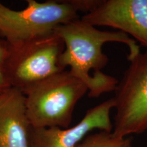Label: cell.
Wrapping results in <instances>:
<instances>
[{
  "mask_svg": "<svg viewBox=\"0 0 147 147\" xmlns=\"http://www.w3.org/2000/svg\"><path fill=\"white\" fill-rule=\"evenodd\" d=\"M76 147H133V140L117 136L113 131H98L89 134Z\"/></svg>",
  "mask_w": 147,
  "mask_h": 147,
  "instance_id": "9c48e42d",
  "label": "cell"
},
{
  "mask_svg": "<svg viewBox=\"0 0 147 147\" xmlns=\"http://www.w3.org/2000/svg\"><path fill=\"white\" fill-rule=\"evenodd\" d=\"M89 89L69 70H63L24 91L27 118L34 128L70 127L76 104Z\"/></svg>",
  "mask_w": 147,
  "mask_h": 147,
  "instance_id": "7a4b0ae2",
  "label": "cell"
},
{
  "mask_svg": "<svg viewBox=\"0 0 147 147\" xmlns=\"http://www.w3.org/2000/svg\"><path fill=\"white\" fill-rule=\"evenodd\" d=\"M64 48L63 40L55 32L21 45L9 46L4 64L9 86L23 92L63 71L59 60Z\"/></svg>",
  "mask_w": 147,
  "mask_h": 147,
  "instance_id": "277c9868",
  "label": "cell"
},
{
  "mask_svg": "<svg viewBox=\"0 0 147 147\" xmlns=\"http://www.w3.org/2000/svg\"><path fill=\"white\" fill-rule=\"evenodd\" d=\"M27 2V6L21 10H12L0 2V38L9 46L49 36L59 25L80 18L74 0Z\"/></svg>",
  "mask_w": 147,
  "mask_h": 147,
  "instance_id": "3957f363",
  "label": "cell"
},
{
  "mask_svg": "<svg viewBox=\"0 0 147 147\" xmlns=\"http://www.w3.org/2000/svg\"><path fill=\"white\" fill-rule=\"evenodd\" d=\"M31 126L24 93L16 88L0 91V147H29Z\"/></svg>",
  "mask_w": 147,
  "mask_h": 147,
  "instance_id": "ba28073f",
  "label": "cell"
},
{
  "mask_svg": "<svg viewBox=\"0 0 147 147\" xmlns=\"http://www.w3.org/2000/svg\"><path fill=\"white\" fill-rule=\"evenodd\" d=\"M55 33L65 46L59 65L63 70L69 67L74 76L87 84L89 97H98L115 91L119 82L117 78L101 71L108 62V57L102 51L104 44L126 45L129 51L128 61L141 52L140 46L127 34L117 30H100L81 18L59 25Z\"/></svg>",
  "mask_w": 147,
  "mask_h": 147,
  "instance_id": "6da1fadb",
  "label": "cell"
},
{
  "mask_svg": "<svg viewBox=\"0 0 147 147\" xmlns=\"http://www.w3.org/2000/svg\"><path fill=\"white\" fill-rule=\"evenodd\" d=\"M115 90L113 134L126 138L147 131V50L131 59Z\"/></svg>",
  "mask_w": 147,
  "mask_h": 147,
  "instance_id": "5b68a950",
  "label": "cell"
},
{
  "mask_svg": "<svg viewBox=\"0 0 147 147\" xmlns=\"http://www.w3.org/2000/svg\"><path fill=\"white\" fill-rule=\"evenodd\" d=\"M9 46L5 40L0 38V91L10 87L4 74V64L8 53Z\"/></svg>",
  "mask_w": 147,
  "mask_h": 147,
  "instance_id": "30bf717a",
  "label": "cell"
},
{
  "mask_svg": "<svg viewBox=\"0 0 147 147\" xmlns=\"http://www.w3.org/2000/svg\"><path fill=\"white\" fill-rule=\"evenodd\" d=\"M115 108L113 98L101 103L86 112L80 122L73 127H31L29 147H76L93 130L112 131L110 112Z\"/></svg>",
  "mask_w": 147,
  "mask_h": 147,
  "instance_id": "52a82bcc",
  "label": "cell"
},
{
  "mask_svg": "<svg viewBox=\"0 0 147 147\" xmlns=\"http://www.w3.org/2000/svg\"><path fill=\"white\" fill-rule=\"evenodd\" d=\"M81 18L95 27H108L131 36L147 50V0H98Z\"/></svg>",
  "mask_w": 147,
  "mask_h": 147,
  "instance_id": "8992f818",
  "label": "cell"
}]
</instances>
